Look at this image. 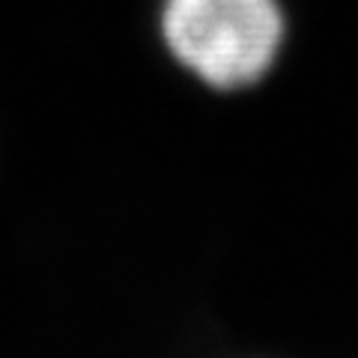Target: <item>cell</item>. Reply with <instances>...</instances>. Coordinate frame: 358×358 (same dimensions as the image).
I'll return each mask as SVG.
<instances>
[{
  "instance_id": "cell-1",
  "label": "cell",
  "mask_w": 358,
  "mask_h": 358,
  "mask_svg": "<svg viewBox=\"0 0 358 358\" xmlns=\"http://www.w3.org/2000/svg\"><path fill=\"white\" fill-rule=\"evenodd\" d=\"M159 36L176 66L218 93L257 87L287 42L281 0H162Z\"/></svg>"
}]
</instances>
